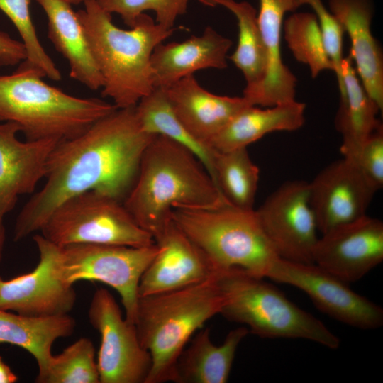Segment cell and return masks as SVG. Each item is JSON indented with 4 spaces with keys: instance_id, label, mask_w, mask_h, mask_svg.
<instances>
[{
    "instance_id": "obj_1",
    "label": "cell",
    "mask_w": 383,
    "mask_h": 383,
    "mask_svg": "<svg viewBox=\"0 0 383 383\" xmlns=\"http://www.w3.org/2000/svg\"><path fill=\"white\" fill-rule=\"evenodd\" d=\"M135 107L117 109L55 146L46 162L44 186L16 218L14 241L40 231L57 206L82 192L96 191L123 203L143 152L156 135L143 130Z\"/></svg>"
},
{
    "instance_id": "obj_2",
    "label": "cell",
    "mask_w": 383,
    "mask_h": 383,
    "mask_svg": "<svg viewBox=\"0 0 383 383\" xmlns=\"http://www.w3.org/2000/svg\"><path fill=\"white\" fill-rule=\"evenodd\" d=\"M223 203L228 202L198 157L178 142L156 135L143 152L136 179L123 204L155 239L172 221L173 209Z\"/></svg>"
},
{
    "instance_id": "obj_3",
    "label": "cell",
    "mask_w": 383,
    "mask_h": 383,
    "mask_svg": "<svg viewBox=\"0 0 383 383\" xmlns=\"http://www.w3.org/2000/svg\"><path fill=\"white\" fill-rule=\"evenodd\" d=\"M78 17L102 76L101 96L118 109L134 107L155 89L151 56L155 47L170 37L167 29L148 14H141L131 29L116 26L111 13L96 0H87Z\"/></svg>"
},
{
    "instance_id": "obj_4",
    "label": "cell",
    "mask_w": 383,
    "mask_h": 383,
    "mask_svg": "<svg viewBox=\"0 0 383 383\" xmlns=\"http://www.w3.org/2000/svg\"><path fill=\"white\" fill-rule=\"evenodd\" d=\"M26 60L0 76V122L15 123L26 140L74 138L118 108L99 98H79L46 84Z\"/></svg>"
},
{
    "instance_id": "obj_5",
    "label": "cell",
    "mask_w": 383,
    "mask_h": 383,
    "mask_svg": "<svg viewBox=\"0 0 383 383\" xmlns=\"http://www.w3.org/2000/svg\"><path fill=\"white\" fill-rule=\"evenodd\" d=\"M225 295L218 272L198 284L139 297L135 326L152 358L145 383L174 382L177 360L192 335L221 313Z\"/></svg>"
},
{
    "instance_id": "obj_6",
    "label": "cell",
    "mask_w": 383,
    "mask_h": 383,
    "mask_svg": "<svg viewBox=\"0 0 383 383\" xmlns=\"http://www.w3.org/2000/svg\"><path fill=\"white\" fill-rule=\"evenodd\" d=\"M172 219L216 272L240 268L267 278L280 258L255 209H242L228 203L207 208H174Z\"/></svg>"
},
{
    "instance_id": "obj_7",
    "label": "cell",
    "mask_w": 383,
    "mask_h": 383,
    "mask_svg": "<svg viewBox=\"0 0 383 383\" xmlns=\"http://www.w3.org/2000/svg\"><path fill=\"white\" fill-rule=\"evenodd\" d=\"M225 295L220 314L264 338H301L330 349L340 340L320 320L292 302L263 277L240 268L218 272Z\"/></svg>"
},
{
    "instance_id": "obj_8",
    "label": "cell",
    "mask_w": 383,
    "mask_h": 383,
    "mask_svg": "<svg viewBox=\"0 0 383 383\" xmlns=\"http://www.w3.org/2000/svg\"><path fill=\"white\" fill-rule=\"evenodd\" d=\"M40 231L60 247L94 243L142 248L155 243L152 235L135 222L123 202L93 190L62 202Z\"/></svg>"
},
{
    "instance_id": "obj_9",
    "label": "cell",
    "mask_w": 383,
    "mask_h": 383,
    "mask_svg": "<svg viewBox=\"0 0 383 383\" xmlns=\"http://www.w3.org/2000/svg\"><path fill=\"white\" fill-rule=\"evenodd\" d=\"M60 248L61 279L69 285L87 280L112 287L121 297L125 318L135 324L139 282L158 252L156 243L142 248L75 243Z\"/></svg>"
},
{
    "instance_id": "obj_10",
    "label": "cell",
    "mask_w": 383,
    "mask_h": 383,
    "mask_svg": "<svg viewBox=\"0 0 383 383\" xmlns=\"http://www.w3.org/2000/svg\"><path fill=\"white\" fill-rule=\"evenodd\" d=\"M88 318L101 336L96 360L100 383H145L152 367L150 354L109 291H95Z\"/></svg>"
},
{
    "instance_id": "obj_11",
    "label": "cell",
    "mask_w": 383,
    "mask_h": 383,
    "mask_svg": "<svg viewBox=\"0 0 383 383\" xmlns=\"http://www.w3.org/2000/svg\"><path fill=\"white\" fill-rule=\"evenodd\" d=\"M255 211L281 259L313 263L318 230L309 204V182L298 179L284 182Z\"/></svg>"
},
{
    "instance_id": "obj_12",
    "label": "cell",
    "mask_w": 383,
    "mask_h": 383,
    "mask_svg": "<svg viewBox=\"0 0 383 383\" xmlns=\"http://www.w3.org/2000/svg\"><path fill=\"white\" fill-rule=\"evenodd\" d=\"M267 278L299 289L323 313L345 324L362 330L377 329L383 325V309L379 305L314 263L279 258Z\"/></svg>"
},
{
    "instance_id": "obj_13",
    "label": "cell",
    "mask_w": 383,
    "mask_h": 383,
    "mask_svg": "<svg viewBox=\"0 0 383 383\" xmlns=\"http://www.w3.org/2000/svg\"><path fill=\"white\" fill-rule=\"evenodd\" d=\"M33 238L39 262L28 273L8 280L0 277V309L31 317L67 315L74 306L77 293L60 278L61 248L41 234Z\"/></svg>"
},
{
    "instance_id": "obj_14",
    "label": "cell",
    "mask_w": 383,
    "mask_h": 383,
    "mask_svg": "<svg viewBox=\"0 0 383 383\" xmlns=\"http://www.w3.org/2000/svg\"><path fill=\"white\" fill-rule=\"evenodd\" d=\"M378 191L351 158L343 157L309 182V199L318 230L323 234L367 215Z\"/></svg>"
},
{
    "instance_id": "obj_15",
    "label": "cell",
    "mask_w": 383,
    "mask_h": 383,
    "mask_svg": "<svg viewBox=\"0 0 383 383\" xmlns=\"http://www.w3.org/2000/svg\"><path fill=\"white\" fill-rule=\"evenodd\" d=\"M313 259L347 283L360 279L383 260V223L365 215L322 234Z\"/></svg>"
},
{
    "instance_id": "obj_16",
    "label": "cell",
    "mask_w": 383,
    "mask_h": 383,
    "mask_svg": "<svg viewBox=\"0 0 383 383\" xmlns=\"http://www.w3.org/2000/svg\"><path fill=\"white\" fill-rule=\"evenodd\" d=\"M20 127L0 122V263L6 240L4 218L19 196L33 193L45 174L48 157L60 142L56 140L21 141Z\"/></svg>"
},
{
    "instance_id": "obj_17",
    "label": "cell",
    "mask_w": 383,
    "mask_h": 383,
    "mask_svg": "<svg viewBox=\"0 0 383 383\" xmlns=\"http://www.w3.org/2000/svg\"><path fill=\"white\" fill-rule=\"evenodd\" d=\"M154 240L158 252L140 277L139 297L189 287L217 272L172 219Z\"/></svg>"
},
{
    "instance_id": "obj_18",
    "label": "cell",
    "mask_w": 383,
    "mask_h": 383,
    "mask_svg": "<svg viewBox=\"0 0 383 383\" xmlns=\"http://www.w3.org/2000/svg\"><path fill=\"white\" fill-rule=\"evenodd\" d=\"M300 6L298 0H260L257 21L266 66L262 81L243 90V96L252 106L272 107L296 100V78L282 61L281 35L284 13Z\"/></svg>"
},
{
    "instance_id": "obj_19",
    "label": "cell",
    "mask_w": 383,
    "mask_h": 383,
    "mask_svg": "<svg viewBox=\"0 0 383 383\" xmlns=\"http://www.w3.org/2000/svg\"><path fill=\"white\" fill-rule=\"evenodd\" d=\"M163 89L180 123L196 139L209 146L233 116L252 106L243 96H219L206 90L194 74Z\"/></svg>"
},
{
    "instance_id": "obj_20",
    "label": "cell",
    "mask_w": 383,
    "mask_h": 383,
    "mask_svg": "<svg viewBox=\"0 0 383 383\" xmlns=\"http://www.w3.org/2000/svg\"><path fill=\"white\" fill-rule=\"evenodd\" d=\"M157 45L151 56L155 88L166 89L204 69L227 67L232 41L207 26L200 35Z\"/></svg>"
},
{
    "instance_id": "obj_21",
    "label": "cell",
    "mask_w": 383,
    "mask_h": 383,
    "mask_svg": "<svg viewBox=\"0 0 383 383\" xmlns=\"http://www.w3.org/2000/svg\"><path fill=\"white\" fill-rule=\"evenodd\" d=\"M331 13L347 33L349 55L360 82L380 111L383 109V57L371 31L373 8L370 0H329Z\"/></svg>"
},
{
    "instance_id": "obj_22",
    "label": "cell",
    "mask_w": 383,
    "mask_h": 383,
    "mask_svg": "<svg viewBox=\"0 0 383 383\" xmlns=\"http://www.w3.org/2000/svg\"><path fill=\"white\" fill-rule=\"evenodd\" d=\"M48 18V37L67 61L70 77L91 90L104 81L93 57L84 28L67 0H35Z\"/></svg>"
},
{
    "instance_id": "obj_23",
    "label": "cell",
    "mask_w": 383,
    "mask_h": 383,
    "mask_svg": "<svg viewBox=\"0 0 383 383\" xmlns=\"http://www.w3.org/2000/svg\"><path fill=\"white\" fill-rule=\"evenodd\" d=\"M306 105L296 100L262 109L248 106L239 111L210 140L215 151L247 146L274 131H293L304 123Z\"/></svg>"
},
{
    "instance_id": "obj_24",
    "label": "cell",
    "mask_w": 383,
    "mask_h": 383,
    "mask_svg": "<svg viewBox=\"0 0 383 383\" xmlns=\"http://www.w3.org/2000/svg\"><path fill=\"white\" fill-rule=\"evenodd\" d=\"M246 326L231 331L221 345H214L209 328H201L179 355L176 383H225L228 381L239 344L248 335Z\"/></svg>"
},
{
    "instance_id": "obj_25",
    "label": "cell",
    "mask_w": 383,
    "mask_h": 383,
    "mask_svg": "<svg viewBox=\"0 0 383 383\" xmlns=\"http://www.w3.org/2000/svg\"><path fill=\"white\" fill-rule=\"evenodd\" d=\"M341 73L344 90L340 95L335 126L343 138L340 146L343 156L352 158L370 135L382 124L377 118L380 109L362 86L349 55L343 57Z\"/></svg>"
},
{
    "instance_id": "obj_26",
    "label": "cell",
    "mask_w": 383,
    "mask_h": 383,
    "mask_svg": "<svg viewBox=\"0 0 383 383\" xmlns=\"http://www.w3.org/2000/svg\"><path fill=\"white\" fill-rule=\"evenodd\" d=\"M75 326V320L69 314L31 317L0 309V343L18 346L32 355L38 374L46 369L53 343L72 335Z\"/></svg>"
},
{
    "instance_id": "obj_27",
    "label": "cell",
    "mask_w": 383,
    "mask_h": 383,
    "mask_svg": "<svg viewBox=\"0 0 383 383\" xmlns=\"http://www.w3.org/2000/svg\"><path fill=\"white\" fill-rule=\"evenodd\" d=\"M203 5L222 6L235 16L238 40L233 53L228 58L243 73L246 81L245 89L259 84L265 74V50L255 9L247 1L235 0H199Z\"/></svg>"
},
{
    "instance_id": "obj_28",
    "label": "cell",
    "mask_w": 383,
    "mask_h": 383,
    "mask_svg": "<svg viewBox=\"0 0 383 383\" xmlns=\"http://www.w3.org/2000/svg\"><path fill=\"white\" fill-rule=\"evenodd\" d=\"M135 109L144 131L165 135L191 150L213 179L216 151L196 139L180 123L172 111L163 89L155 88L140 100Z\"/></svg>"
},
{
    "instance_id": "obj_29",
    "label": "cell",
    "mask_w": 383,
    "mask_h": 383,
    "mask_svg": "<svg viewBox=\"0 0 383 383\" xmlns=\"http://www.w3.org/2000/svg\"><path fill=\"white\" fill-rule=\"evenodd\" d=\"M213 179L229 204L242 209H254L259 168L250 157L247 148L216 151Z\"/></svg>"
},
{
    "instance_id": "obj_30",
    "label": "cell",
    "mask_w": 383,
    "mask_h": 383,
    "mask_svg": "<svg viewBox=\"0 0 383 383\" xmlns=\"http://www.w3.org/2000/svg\"><path fill=\"white\" fill-rule=\"evenodd\" d=\"M282 25L289 49L297 61L309 66L313 78L324 70L333 71L315 13H294Z\"/></svg>"
},
{
    "instance_id": "obj_31",
    "label": "cell",
    "mask_w": 383,
    "mask_h": 383,
    "mask_svg": "<svg viewBox=\"0 0 383 383\" xmlns=\"http://www.w3.org/2000/svg\"><path fill=\"white\" fill-rule=\"evenodd\" d=\"M37 383H100L95 348L89 338H80L60 354L52 355Z\"/></svg>"
},
{
    "instance_id": "obj_32",
    "label": "cell",
    "mask_w": 383,
    "mask_h": 383,
    "mask_svg": "<svg viewBox=\"0 0 383 383\" xmlns=\"http://www.w3.org/2000/svg\"><path fill=\"white\" fill-rule=\"evenodd\" d=\"M29 4L30 0H0V10L16 28L26 51V60L45 77L60 81L62 74L40 43L31 18Z\"/></svg>"
},
{
    "instance_id": "obj_33",
    "label": "cell",
    "mask_w": 383,
    "mask_h": 383,
    "mask_svg": "<svg viewBox=\"0 0 383 383\" xmlns=\"http://www.w3.org/2000/svg\"><path fill=\"white\" fill-rule=\"evenodd\" d=\"M110 13H117L130 28L147 11L155 14V22L161 26L174 28L176 20L187 10L189 0H96Z\"/></svg>"
},
{
    "instance_id": "obj_34",
    "label": "cell",
    "mask_w": 383,
    "mask_h": 383,
    "mask_svg": "<svg viewBox=\"0 0 383 383\" xmlns=\"http://www.w3.org/2000/svg\"><path fill=\"white\" fill-rule=\"evenodd\" d=\"M300 5L308 4L313 10L322 34L326 53L333 66L340 94L343 92L341 73L344 29L337 18L328 11L321 0H298Z\"/></svg>"
},
{
    "instance_id": "obj_35",
    "label": "cell",
    "mask_w": 383,
    "mask_h": 383,
    "mask_svg": "<svg viewBox=\"0 0 383 383\" xmlns=\"http://www.w3.org/2000/svg\"><path fill=\"white\" fill-rule=\"evenodd\" d=\"M351 159L377 190L382 187L383 127L382 124L370 135Z\"/></svg>"
},
{
    "instance_id": "obj_36",
    "label": "cell",
    "mask_w": 383,
    "mask_h": 383,
    "mask_svg": "<svg viewBox=\"0 0 383 383\" xmlns=\"http://www.w3.org/2000/svg\"><path fill=\"white\" fill-rule=\"evenodd\" d=\"M26 59V51L23 43L0 31V67L14 66Z\"/></svg>"
},
{
    "instance_id": "obj_37",
    "label": "cell",
    "mask_w": 383,
    "mask_h": 383,
    "mask_svg": "<svg viewBox=\"0 0 383 383\" xmlns=\"http://www.w3.org/2000/svg\"><path fill=\"white\" fill-rule=\"evenodd\" d=\"M17 381L18 376L0 356V383H15Z\"/></svg>"
},
{
    "instance_id": "obj_38",
    "label": "cell",
    "mask_w": 383,
    "mask_h": 383,
    "mask_svg": "<svg viewBox=\"0 0 383 383\" xmlns=\"http://www.w3.org/2000/svg\"><path fill=\"white\" fill-rule=\"evenodd\" d=\"M69 3L71 4H79L81 3H84L87 0H67Z\"/></svg>"
}]
</instances>
